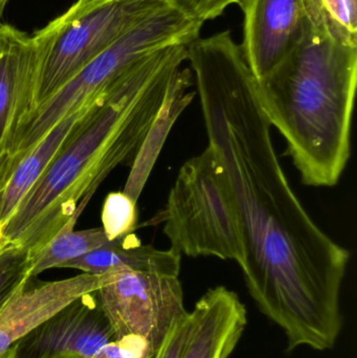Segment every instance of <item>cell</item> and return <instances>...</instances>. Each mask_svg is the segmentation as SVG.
I'll return each instance as SVG.
<instances>
[{
    "instance_id": "cell-23",
    "label": "cell",
    "mask_w": 357,
    "mask_h": 358,
    "mask_svg": "<svg viewBox=\"0 0 357 358\" xmlns=\"http://www.w3.org/2000/svg\"><path fill=\"white\" fill-rule=\"evenodd\" d=\"M0 358H15V346L12 347L10 350L6 351Z\"/></svg>"
},
{
    "instance_id": "cell-3",
    "label": "cell",
    "mask_w": 357,
    "mask_h": 358,
    "mask_svg": "<svg viewBox=\"0 0 357 358\" xmlns=\"http://www.w3.org/2000/svg\"><path fill=\"white\" fill-rule=\"evenodd\" d=\"M305 1L301 37L268 75L257 79V90L302 182L333 187L351 155L357 38L326 18L320 0Z\"/></svg>"
},
{
    "instance_id": "cell-17",
    "label": "cell",
    "mask_w": 357,
    "mask_h": 358,
    "mask_svg": "<svg viewBox=\"0 0 357 358\" xmlns=\"http://www.w3.org/2000/svg\"><path fill=\"white\" fill-rule=\"evenodd\" d=\"M6 223H0V309L31 278L29 252L4 236Z\"/></svg>"
},
{
    "instance_id": "cell-24",
    "label": "cell",
    "mask_w": 357,
    "mask_h": 358,
    "mask_svg": "<svg viewBox=\"0 0 357 358\" xmlns=\"http://www.w3.org/2000/svg\"><path fill=\"white\" fill-rule=\"evenodd\" d=\"M45 358H82L80 357H77V355H52V357H48Z\"/></svg>"
},
{
    "instance_id": "cell-8",
    "label": "cell",
    "mask_w": 357,
    "mask_h": 358,
    "mask_svg": "<svg viewBox=\"0 0 357 358\" xmlns=\"http://www.w3.org/2000/svg\"><path fill=\"white\" fill-rule=\"evenodd\" d=\"M96 292L85 294L54 313L15 345V358L73 355L90 358L115 341Z\"/></svg>"
},
{
    "instance_id": "cell-22",
    "label": "cell",
    "mask_w": 357,
    "mask_h": 358,
    "mask_svg": "<svg viewBox=\"0 0 357 358\" xmlns=\"http://www.w3.org/2000/svg\"><path fill=\"white\" fill-rule=\"evenodd\" d=\"M191 327H192V315L188 313L176 322L175 325L173 326L152 358H180Z\"/></svg>"
},
{
    "instance_id": "cell-13",
    "label": "cell",
    "mask_w": 357,
    "mask_h": 358,
    "mask_svg": "<svg viewBox=\"0 0 357 358\" xmlns=\"http://www.w3.org/2000/svg\"><path fill=\"white\" fill-rule=\"evenodd\" d=\"M106 90L92 96L75 113L65 117L19 162L10 178L0 189V223L8 222L23 198L43 176L52 159L86 115L98 104Z\"/></svg>"
},
{
    "instance_id": "cell-1",
    "label": "cell",
    "mask_w": 357,
    "mask_h": 358,
    "mask_svg": "<svg viewBox=\"0 0 357 358\" xmlns=\"http://www.w3.org/2000/svg\"><path fill=\"white\" fill-rule=\"evenodd\" d=\"M188 60L209 146L221 162L238 213L249 294L282 328L287 350L333 349L343 327L340 296L349 252L316 224L291 189L257 78L230 31L193 41Z\"/></svg>"
},
{
    "instance_id": "cell-7",
    "label": "cell",
    "mask_w": 357,
    "mask_h": 358,
    "mask_svg": "<svg viewBox=\"0 0 357 358\" xmlns=\"http://www.w3.org/2000/svg\"><path fill=\"white\" fill-rule=\"evenodd\" d=\"M102 275L96 294L115 340L140 336L156 353L176 322L188 313L178 277L132 269Z\"/></svg>"
},
{
    "instance_id": "cell-6",
    "label": "cell",
    "mask_w": 357,
    "mask_h": 358,
    "mask_svg": "<svg viewBox=\"0 0 357 358\" xmlns=\"http://www.w3.org/2000/svg\"><path fill=\"white\" fill-rule=\"evenodd\" d=\"M167 6V0H78L36 31L40 65L34 108L143 19Z\"/></svg>"
},
{
    "instance_id": "cell-20",
    "label": "cell",
    "mask_w": 357,
    "mask_h": 358,
    "mask_svg": "<svg viewBox=\"0 0 357 358\" xmlns=\"http://www.w3.org/2000/svg\"><path fill=\"white\" fill-rule=\"evenodd\" d=\"M155 352L140 336H125L101 347L90 358H152Z\"/></svg>"
},
{
    "instance_id": "cell-18",
    "label": "cell",
    "mask_w": 357,
    "mask_h": 358,
    "mask_svg": "<svg viewBox=\"0 0 357 358\" xmlns=\"http://www.w3.org/2000/svg\"><path fill=\"white\" fill-rule=\"evenodd\" d=\"M136 200L124 192L108 194L102 210L103 231L109 240L133 233L138 222Z\"/></svg>"
},
{
    "instance_id": "cell-10",
    "label": "cell",
    "mask_w": 357,
    "mask_h": 358,
    "mask_svg": "<svg viewBox=\"0 0 357 358\" xmlns=\"http://www.w3.org/2000/svg\"><path fill=\"white\" fill-rule=\"evenodd\" d=\"M39 65L35 38L0 24V163L19 124L35 106Z\"/></svg>"
},
{
    "instance_id": "cell-25",
    "label": "cell",
    "mask_w": 357,
    "mask_h": 358,
    "mask_svg": "<svg viewBox=\"0 0 357 358\" xmlns=\"http://www.w3.org/2000/svg\"><path fill=\"white\" fill-rule=\"evenodd\" d=\"M8 1V0H0V18H1L2 14H3V10Z\"/></svg>"
},
{
    "instance_id": "cell-21",
    "label": "cell",
    "mask_w": 357,
    "mask_h": 358,
    "mask_svg": "<svg viewBox=\"0 0 357 358\" xmlns=\"http://www.w3.org/2000/svg\"><path fill=\"white\" fill-rule=\"evenodd\" d=\"M320 3L330 22L357 38V0H320Z\"/></svg>"
},
{
    "instance_id": "cell-14",
    "label": "cell",
    "mask_w": 357,
    "mask_h": 358,
    "mask_svg": "<svg viewBox=\"0 0 357 358\" xmlns=\"http://www.w3.org/2000/svg\"><path fill=\"white\" fill-rule=\"evenodd\" d=\"M182 254L170 248L159 250L144 245L133 233L107 242L104 245L62 265L92 275H104L111 271H145L178 277Z\"/></svg>"
},
{
    "instance_id": "cell-16",
    "label": "cell",
    "mask_w": 357,
    "mask_h": 358,
    "mask_svg": "<svg viewBox=\"0 0 357 358\" xmlns=\"http://www.w3.org/2000/svg\"><path fill=\"white\" fill-rule=\"evenodd\" d=\"M108 241L102 227L62 229L31 259V277H37L48 269L61 268L65 263L81 258Z\"/></svg>"
},
{
    "instance_id": "cell-12",
    "label": "cell",
    "mask_w": 357,
    "mask_h": 358,
    "mask_svg": "<svg viewBox=\"0 0 357 358\" xmlns=\"http://www.w3.org/2000/svg\"><path fill=\"white\" fill-rule=\"evenodd\" d=\"M192 327L180 358H228L247 325V308L224 286L207 290L195 304Z\"/></svg>"
},
{
    "instance_id": "cell-19",
    "label": "cell",
    "mask_w": 357,
    "mask_h": 358,
    "mask_svg": "<svg viewBox=\"0 0 357 358\" xmlns=\"http://www.w3.org/2000/svg\"><path fill=\"white\" fill-rule=\"evenodd\" d=\"M245 0H167L170 6L180 10L191 20L201 23L217 18L231 4H241Z\"/></svg>"
},
{
    "instance_id": "cell-5",
    "label": "cell",
    "mask_w": 357,
    "mask_h": 358,
    "mask_svg": "<svg viewBox=\"0 0 357 358\" xmlns=\"http://www.w3.org/2000/svg\"><path fill=\"white\" fill-rule=\"evenodd\" d=\"M161 220L180 254L233 260L240 268L245 264L238 213L221 162L209 145L180 168Z\"/></svg>"
},
{
    "instance_id": "cell-11",
    "label": "cell",
    "mask_w": 357,
    "mask_h": 358,
    "mask_svg": "<svg viewBox=\"0 0 357 358\" xmlns=\"http://www.w3.org/2000/svg\"><path fill=\"white\" fill-rule=\"evenodd\" d=\"M102 284V275L85 273L52 282L29 278L0 309V357L69 303L96 292Z\"/></svg>"
},
{
    "instance_id": "cell-4",
    "label": "cell",
    "mask_w": 357,
    "mask_h": 358,
    "mask_svg": "<svg viewBox=\"0 0 357 358\" xmlns=\"http://www.w3.org/2000/svg\"><path fill=\"white\" fill-rule=\"evenodd\" d=\"M203 24L167 6L143 19L20 122L0 163V189L19 162L65 117L149 55L199 38Z\"/></svg>"
},
{
    "instance_id": "cell-2",
    "label": "cell",
    "mask_w": 357,
    "mask_h": 358,
    "mask_svg": "<svg viewBox=\"0 0 357 358\" xmlns=\"http://www.w3.org/2000/svg\"><path fill=\"white\" fill-rule=\"evenodd\" d=\"M186 60L188 46H168L115 80L23 198L4 236L31 259L61 229H75L104 179L133 163Z\"/></svg>"
},
{
    "instance_id": "cell-15",
    "label": "cell",
    "mask_w": 357,
    "mask_h": 358,
    "mask_svg": "<svg viewBox=\"0 0 357 358\" xmlns=\"http://www.w3.org/2000/svg\"><path fill=\"white\" fill-rule=\"evenodd\" d=\"M193 84L192 71L180 69L172 82L163 106L159 109L140 151L131 165L124 193L138 201L156 163L157 157L177 117L191 104L195 92H188Z\"/></svg>"
},
{
    "instance_id": "cell-9",
    "label": "cell",
    "mask_w": 357,
    "mask_h": 358,
    "mask_svg": "<svg viewBox=\"0 0 357 358\" xmlns=\"http://www.w3.org/2000/svg\"><path fill=\"white\" fill-rule=\"evenodd\" d=\"M245 62L257 79L265 77L295 46L303 31L305 0H245Z\"/></svg>"
}]
</instances>
